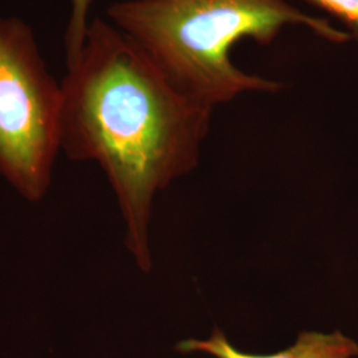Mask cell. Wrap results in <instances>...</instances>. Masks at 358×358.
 <instances>
[{"label": "cell", "instance_id": "5", "mask_svg": "<svg viewBox=\"0 0 358 358\" xmlns=\"http://www.w3.org/2000/svg\"><path fill=\"white\" fill-rule=\"evenodd\" d=\"M93 1L94 0H71V15L65 32L66 65L76 59L83 48L90 27V11Z\"/></svg>", "mask_w": 358, "mask_h": 358}, {"label": "cell", "instance_id": "1", "mask_svg": "<svg viewBox=\"0 0 358 358\" xmlns=\"http://www.w3.org/2000/svg\"><path fill=\"white\" fill-rule=\"evenodd\" d=\"M62 93L60 150L103 169L125 245L148 273L154 196L196 166L214 109L179 90L141 45L100 17L90 20Z\"/></svg>", "mask_w": 358, "mask_h": 358}, {"label": "cell", "instance_id": "2", "mask_svg": "<svg viewBox=\"0 0 358 358\" xmlns=\"http://www.w3.org/2000/svg\"><path fill=\"white\" fill-rule=\"evenodd\" d=\"M106 15L179 90L211 109L244 92L282 88L232 63L231 50L243 38L267 45L285 27L304 26L332 43L350 40L346 31L287 0H121Z\"/></svg>", "mask_w": 358, "mask_h": 358}, {"label": "cell", "instance_id": "6", "mask_svg": "<svg viewBox=\"0 0 358 358\" xmlns=\"http://www.w3.org/2000/svg\"><path fill=\"white\" fill-rule=\"evenodd\" d=\"M308 3L332 13L346 27V34L358 43V0H307Z\"/></svg>", "mask_w": 358, "mask_h": 358}, {"label": "cell", "instance_id": "4", "mask_svg": "<svg viewBox=\"0 0 358 358\" xmlns=\"http://www.w3.org/2000/svg\"><path fill=\"white\" fill-rule=\"evenodd\" d=\"M176 349L180 353L201 352L215 358H353L358 356L356 341L341 332H301L294 345L282 352L259 356L244 353L231 345L224 333L215 328L207 340H185Z\"/></svg>", "mask_w": 358, "mask_h": 358}, {"label": "cell", "instance_id": "3", "mask_svg": "<svg viewBox=\"0 0 358 358\" xmlns=\"http://www.w3.org/2000/svg\"><path fill=\"white\" fill-rule=\"evenodd\" d=\"M62 99L32 29L0 17V178L29 203L43 202L51 189Z\"/></svg>", "mask_w": 358, "mask_h": 358}]
</instances>
